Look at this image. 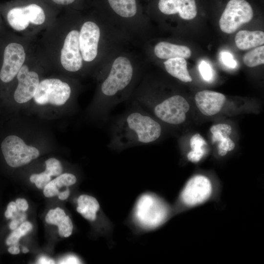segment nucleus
<instances>
[{
	"label": "nucleus",
	"mask_w": 264,
	"mask_h": 264,
	"mask_svg": "<svg viewBox=\"0 0 264 264\" xmlns=\"http://www.w3.org/2000/svg\"><path fill=\"white\" fill-rule=\"evenodd\" d=\"M161 133L160 123L136 102L113 123L109 147L122 151L148 144L157 140Z\"/></svg>",
	"instance_id": "obj_1"
},
{
	"label": "nucleus",
	"mask_w": 264,
	"mask_h": 264,
	"mask_svg": "<svg viewBox=\"0 0 264 264\" xmlns=\"http://www.w3.org/2000/svg\"><path fill=\"white\" fill-rule=\"evenodd\" d=\"M60 12L42 0H15L7 8L5 19L16 34L36 38L53 23Z\"/></svg>",
	"instance_id": "obj_2"
},
{
	"label": "nucleus",
	"mask_w": 264,
	"mask_h": 264,
	"mask_svg": "<svg viewBox=\"0 0 264 264\" xmlns=\"http://www.w3.org/2000/svg\"><path fill=\"white\" fill-rule=\"evenodd\" d=\"M133 70L130 60L124 56L115 59L108 75L100 86L98 113L104 120L110 110L122 101L119 95L132 82Z\"/></svg>",
	"instance_id": "obj_3"
},
{
	"label": "nucleus",
	"mask_w": 264,
	"mask_h": 264,
	"mask_svg": "<svg viewBox=\"0 0 264 264\" xmlns=\"http://www.w3.org/2000/svg\"><path fill=\"white\" fill-rule=\"evenodd\" d=\"M170 213L169 205L162 198L153 193L144 192L136 200L130 223L137 232H148L165 222Z\"/></svg>",
	"instance_id": "obj_4"
},
{
	"label": "nucleus",
	"mask_w": 264,
	"mask_h": 264,
	"mask_svg": "<svg viewBox=\"0 0 264 264\" xmlns=\"http://www.w3.org/2000/svg\"><path fill=\"white\" fill-rule=\"evenodd\" d=\"M142 108H151L153 113L158 119L167 124L176 125L185 121L190 105L182 96L174 95L160 103L148 105Z\"/></svg>",
	"instance_id": "obj_5"
},
{
	"label": "nucleus",
	"mask_w": 264,
	"mask_h": 264,
	"mask_svg": "<svg viewBox=\"0 0 264 264\" xmlns=\"http://www.w3.org/2000/svg\"><path fill=\"white\" fill-rule=\"evenodd\" d=\"M71 92L67 82L57 78H45L40 82L33 98L39 105L50 104L59 106L69 100Z\"/></svg>",
	"instance_id": "obj_6"
},
{
	"label": "nucleus",
	"mask_w": 264,
	"mask_h": 264,
	"mask_svg": "<svg viewBox=\"0 0 264 264\" xmlns=\"http://www.w3.org/2000/svg\"><path fill=\"white\" fill-rule=\"evenodd\" d=\"M1 149L7 164L14 168L27 164L40 155L36 147L26 145L22 138L14 135L4 138Z\"/></svg>",
	"instance_id": "obj_7"
},
{
	"label": "nucleus",
	"mask_w": 264,
	"mask_h": 264,
	"mask_svg": "<svg viewBox=\"0 0 264 264\" xmlns=\"http://www.w3.org/2000/svg\"><path fill=\"white\" fill-rule=\"evenodd\" d=\"M254 12L245 0H230L219 21L221 30L227 34L235 32L242 24L250 22Z\"/></svg>",
	"instance_id": "obj_8"
},
{
	"label": "nucleus",
	"mask_w": 264,
	"mask_h": 264,
	"mask_svg": "<svg viewBox=\"0 0 264 264\" xmlns=\"http://www.w3.org/2000/svg\"><path fill=\"white\" fill-rule=\"evenodd\" d=\"M212 191V183L207 176L195 175L185 185L180 193V199L186 206H194L209 199Z\"/></svg>",
	"instance_id": "obj_9"
},
{
	"label": "nucleus",
	"mask_w": 264,
	"mask_h": 264,
	"mask_svg": "<svg viewBox=\"0 0 264 264\" xmlns=\"http://www.w3.org/2000/svg\"><path fill=\"white\" fill-rule=\"evenodd\" d=\"M100 29L94 22L87 21L79 30V44L83 62L93 61L98 54Z\"/></svg>",
	"instance_id": "obj_10"
},
{
	"label": "nucleus",
	"mask_w": 264,
	"mask_h": 264,
	"mask_svg": "<svg viewBox=\"0 0 264 264\" xmlns=\"http://www.w3.org/2000/svg\"><path fill=\"white\" fill-rule=\"evenodd\" d=\"M76 211L85 219L91 222H99L109 232L112 230L110 220L101 211L100 204L94 197L88 195H81L77 199Z\"/></svg>",
	"instance_id": "obj_11"
},
{
	"label": "nucleus",
	"mask_w": 264,
	"mask_h": 264,
	"mask_svg": "<svg viewBox=\"0 0 264 264\" xmlns=\"http://www.w3.org/2000/svg\"><path fill=\"white\" fill-rule=\"evenodd\" d=\"M159 10L165 15L178 14L185 20H191L197 15L195 0H158Z\"/></svg>",
	"instance_id": "obj_12"
},
{
	"label": "nucleus",
	"mask_w": 264,
	"mask_h": 264,
	"mask_svg": "<svg viewBox=\"0 0 264 264\" xmlns=\"http://www.w3.org/2000/svg\"><path fill=\"white\" fill-rule=\"evenodd\" d=\"M195 100L197 107L202 114L212 116L221 110L225 102L226 97L220 92L204 90L196 94Z\"/></svg>",
	"instance_id": "obj_13"
},
{
	"label": "nucleus",
	"mask_w": 264,
	"mask_h": 264,
	"mask_svg": "<svg viewBox=\"0 0 264 264\" xmlns=\"http://www.w3.org/2000/svg\"><path fill=\"white\" fill-rule=\"evenodd\" d=\"M212 134L213 143H218V154L220 156L225 155L228 152L232 151L235 144L229 137L232 132V127L227 124H218L210 128Z\"/></svg>",
	"instance_id": "obj_14"
},
{
	"label": "nucleus",
	"mask_w": 264,
	"mask_h": 264,
	"mask_svg": "<svg viewBox=\"0 0 264 264\" xmlns=\"http://www.w3.org/2000/svg\"><path fill=\"white\" fill-rule=\"evenodd\" d=\"M156 56L161 59L181 57L188 59L191 56V50L185 45L173 44L167 42H160L154 47Z\"/></svg>",
	"instance_id": "obj_15"
},
{
	"label": "nucleus",
	"mask_w": 264,
	"mask_h": 264,
	"mask_svg": "<svg viewBox=\"0 0 264 264\" xmlns=\"http://www.w3.org/2000/svg\"><path fill=\"white\" fill-rule=\"evenodd\" d=\"M46 222L58 227L59 235L62 237H68L72 233L73 226L69 217L59 207L50 210L45 218Z\"/></svg>",
	"instance_id": "obj_16"
},
{
	"label": "nucleus",
	"mask_w": 264,
	"mask_h": 264,
	"mask_svg": "<svg viewBox=\"0 0 264 264\" xmlns=\"http://www.w3.org/2000/svg\"><path fill=\"white\" fill-rule=\"evenodd\" d=\"M235 42L237 47L245 50L263 45L264 32L262 31H239L236 35Z\"/></svg>",
	"instance_id": "obj_17"
},
{
	"label": "nucleus",
	"mask_w": 264,
	"mask_h": 264,
	"mask_svg": "<svg viewBox=\"0 0 264 264\" xmlns=\"http://www.w3.org/2000/svg\"><path fill=\"white\" fill-rule=\"evenodd\" d=\"M166 71L180 81L187 83L192 81L187 69V63L184 58L177 57L167 59L164 62Z\"/></svg>",
	"instance_id": "obj_18"
},
{
	"label": "nucleus",
	"mask_w": 264,
	"mask_h": 264,
	"mask_svg": "<svg viewBox=\"0 0 264 264\" xmlns=\"http://www.w3.org/2000/svg\"><path fill=\"white\" fill-rule=\"evenodd\" d=\"M107 7L122 18H132L136 15L139 6L137 0H104Z\"/></svg>",
	"instance_id": "obj_19"
},
{
	"label": "nucleus",
	"mask_w": 264,
	"mask_h": 264,
	"mask_svg": "<svg viewBox=\"0 0 264 264\" xmlns=\"http://www.w3.org/2000/svg\"><path fill=\"white\" fill-rule=\"evenodd\" d=\"M77 182L75 175L70 173H64L58 176L50 182L44 188V194L47 198L58 196L59 190L63 187H67Z\"/></svg>",
	"instance_id": "obj_20"
},
{
	"label": "nucleus",
	"mask_w": 264,
	"mask_h": 264,
	"mask_svg": "<svg viewBox=\"0 0 264 264\" xmlns=\"http://www.w3.org/2000/svg\"><path fill=\"white\" fill-rule=\"evenodd\" d=\"M190 145L191 151L188 153L187 158L193 163H197L206 153L205 146L207 145L206 142L200 134L196 133L191 138Z\"/></svg>",
	"instance_id": "obj_21"
},
{
	"label": "nucleus",
	"mask_w": 264,
	"mask_h": 264,
	"mask_svg": "<svg viewBox=\"0 0 264 264\" xmlns=\"http://www.w3.org/2000/svg\"><path fill=\"white\" fill-rule=\"evenodd\" d=\"M244 64L250 67H255L264 64V46L256 47L244 54Z\"/></svg>",
	"instance_id": "obj_22"
},
{
	"label": "nucleus",
	"mask_w": 264,
	"mask_h": 264,
	"mask_svg": "<svg viewBox=\"0 0 264 264\" xmlns=\"http://www.w3.org/2000/svg\"><path fill=\"white\" fill-rule=\"evenodd\" d=\"M54 8L61 11L65 9L82 8L86 0H42Z\"/></svg>",
	"instance_id": "obj_23"
},
{
	"label": "nucleus",
	"mask_w": 264,
	"mask_h": 264,
	"mask_svg": "<svg viewBox=\"0 0 264 264\" xmlns=\"http://www.w3.org/2000/svg\"><path fill=\"white\" fill-rule=\"evenodd\" d=\"M32 228L33 226L30 222L28 221L23 222L19 227L14 230L7 238L5 241L6 244L9 246L17 244L20 238L31 231Z\"/></svg>",
	"instance_id": "obj_24"
},
{
	"label": "nucleus",
	"mask_w": 264,
	"mask_h": 264,
	"mask_svg": "<svg viewBox=\"0 0 264 264\" xmlns=\"http://www.w3.org/2000/svg\"><path fill=\"white\" fill-rule=\"evenodd\" d=\"M46 171L50 176H58L62 172L63 168L61 162L55 158H50L45 162Z\"/></svg>",
	"instance_id": "obj_25"
},
{
	"label": "nucleus",
	"mask_w": 264,
	"mask_h": 264,
	"mask_svg": "<svg viewBox=\"0 0 264 264\" xmlns=\"http://www.w3.org/2000/svg\"><path fill=\"white\" fill-rule=\"evenodd\" d=\"M29 179L38 188L43 189L50 182L51 176L44 171L40 174L32 175Z\"/></svg>",
	"instance_id": "obj_26"
},
{
	"label": "nucleus",
	"mask_w": 264,
	"mask_h": 264,
	"mask_svg": "<svg viewBox=\"0 0 264 264\" xmlns=\"http://www.w3.org/2000/svg\"><path fill=\"white\" fill-rule=\"evenodd\" d=\"M199 72L202 78L206 81H210L213 77L212 69L210 65L204 60L200 62L198 66Z\"/></svg>",
	"instance_id": "obj_27"
},
{
	"label": "nucleus",
	"mask_w": 264,
	"mask_h": 264,
	"mask_svg": "<svg viewBox=\"0 0 264 264\" xmlns=\"http://www.w3.org/2000/svg\"><path fill=\"white\" fill-rule=\"evenodd\" d=\"M220 58L223 64L230 68H235L237 65L233 55L228 52H222L220 54Z\"/></svg>",
	"instance_id": "obj_28"
},
{
	"label": "nucleus",
	"mask_w": 264,
	"mask_h": 264,
	"mask_svg": "<svg viewBox=\"0 0 264 264\" xmlns=\"http://www.w3.org/2000/svg\"><path fill=\"white\" fill-rule=\"evenodd\" d=\"M16 203L11 201L7 205V209L5 212V217L7 219H12L14 213L17 211Z\"/></svg>",
	"instance_id": "obj_29"
},
{
	"label": "nucleus",
	"mask_w": 264,
	"mask_h": 264,
	"mask_svg": "<svg viewBox=\"0 0 264 264\" xmlns=\"http://www.w3.org/2000/svg\"><path fill=\"white\" fill-rule=\"evenodd\" d=\"M60 264H80L81 261L76 255H69L65 257L60 262Z\"/></svg>",
	"instance_id": "obj_30"
},
{
	"label": "nucleus",
	"mask_w": 264,
	"mask_h": 264,
	"mask_svg": "<svg viewBox=\"0 0 264 264\" xmlns=\"http://www.w3.org/2000/svg\"><path fill=\"white\" fill-rule=\"evenodd\" d=\"M15 203L19 211H25L28 208V203L25 199L18 198Z\"/></svg>",
	"instance_id": "obj_31"
},
{
	"label": "nucleus",
	"mask_w": 264,
	"mask_h": 264,
	"mask_svg": "<svg viewBox=\"0 0 264 264\" xmlns=\"http://www.w3.org/2000/svg\"><path fill=\"white\" fill-rule=\"evenodd\" d=\"M69 195L70 191L68 187H67L66 190L61 192L58 196L60 199L65 200L68 198Z\"/></svg>",
	"instance_id": "obj_32"
},
{
	"label": "nucleus",
	"mask_w": 264,
	"mask_h": 264,
	"mask_svg": "<svg viewBox=\"0 0 264 264\" xmlns=\"http://www.w3.org/2000/svg\"><path fill=\"white\" fill-rule=\"evenodd\" d=\"M38 264H54V261L46 257H41L38 261Z\"/></svg>",
	"instance_id": "obj_33"
},
{
	"label": "nucleus",
	"mask_w": 264,
	"mask_h": 264,
	"mask_svg": "<svg viewBox=\"0 0 264 264\" xmlns=\"http://www.w3.org/2000/svg\"><path fill=\"white\" fill-rule=\"evenodd\" d=\"M8 251L12 254H18L20 253V249L16 244H14L8 248Z\"/></svg>",
	"instance_id": "obj_34"
},
{
	"label": "nucleus",
	"mask_w": 264,
	"mask_h": 264,
	"mask_svg": "<svg viewBox=\"0 0 264 264\" xmlns=\"http://www.w3.org/2000/svg\"><path fill=\"white\" fill-rule=\"evenodd\" d=\"M19 223V220L17 219H13L12 221L10 222L9 224V228L12 230H15V229L17 228Z\"/></svg>",
	"instance_id": "obj_35"
},
{
	"label": "nucleus",
	"mask_w": 264,
	"mask_h": 264,
	"mask_svg": "<svg viewBox=\"0 0 264 264\" xmlns=\"http://www.w3.org/2000/svg\"><path fill=\"white\" fill-rule=\"evenodd\" d=\"M29 251V250L26 248V247H24L22 248V252L23 253H27Z\"/></svg>",
	"instance_id": "obj_36"
}]
</instances>
